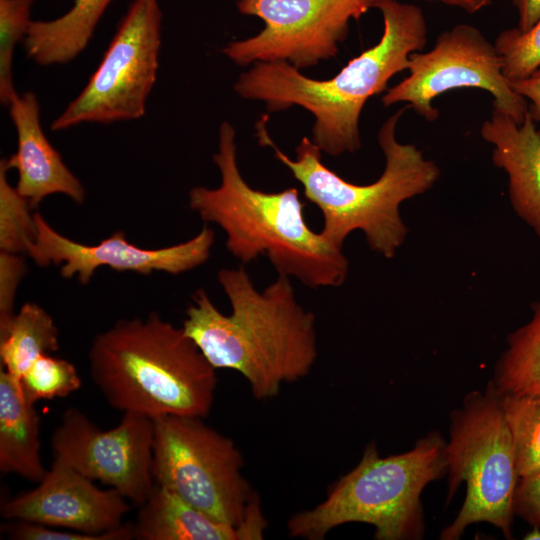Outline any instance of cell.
I'll list each match as a JSON object with an SVG mask.
<instances>
[{
    "label": "cell",
    "instance_id": "6da1fadb",
    "mask_svg": "<svg viewBox=\"0 0 540 540\" xmlns=\"http://www.w3.org/2000/svg\"><path fill=\"white\" fill-rule=\"evenodd\" d=\"M217 279L231 314H223L199 288L182 324L209 363L239 372L257 400L306 377L318 354L315 317L298 303L289 277L278 274L263 291L243 266L222 268Z\"/></svg>",
    "mask_w": 540,
    "mask_h": 540
},
{
    "label": "cell",
    "instance_id": "7a4b0ae2",
    "mask_svg": "<svg viewBox=\"0 0 540 540\" xmlns=\"http://www.w3.org/2000/svg\"><path fill=\"white\" fill-rule=\"evenodd\" d=\"M383 18L379 42L350 60L335 76L316 80L284 61L256 62L234 85L245 99L259 100L269 112L300 106L315 118L312 141L331 156L361 148L359 119L367 100L386 91L389 80L406 70L409 56L427 43L420 7L398 0H374Z\"/></svg>",
    "mask_w": 540,
    "mask_h": 540
},
{
    "label": "cell",
    "instance_id": "3957f363",
    "mask_svg": "<svg viewBox=\"0 0 540 540\" xmlns=\"http://www.w3.org/2000/svg\"><path fill=\"white\" fill-rule=\"evenodd\" d=\"M235 135L231 123L220 124L213 155L220 185L190 189L189 207L205 223L225 232L226 249L242 264L266 256L279 275L294 277L307 287L341 286L349 270L342 248L308 226L296 188L265 192L244 180Z\"/></svg>",
    "mask_w": 540,
    "mask_h": 540
},
{
    "label": "cell",
    "instance_id": "277c9868",
    "mask_svg": "<svg viewBox=\"0 0 540 540\" xmlns=\"http://www.w3.org/2000/svg\"><path fill=\"white\" fill-rule=\"evenodd\" d=\"M88 360L95 386L123 413L204 418L212 409L216 369L182 327L157 312L97 334Z\"/></svg>",
    "mask_w": 540,
    "mask_h": 540
},
{
    "label": "cell",
    "instance_id": "5b68a950",
    "mask_svg": "<svg viewBox=\"0 0 540 540\" xmlns=\"http://www.w3.org/2000/svg\"><path fill=\"white\" fill-rule=\"evenodd\" d=\"M408 105L392 114L381 126L378 142L385 156V168L373 183L358 185L346 181L321 160V150L303 137L292 160L270 138L265 122L256 125L259 143L270 146L276 159L285 165L303 186L305 197L323 216L320 233L333 245L343 248L353 231L364 233L374 252L392 258L403 244L408 229L400 215L405 200L420 195L437 182L440 169L412 144L396 139V126Z\"/></svg>",
    "mask_w": 540,
    "mask_h": 540
},
{
    "label": "cell",
    "instance_id": "8992f818",
    "mask_svg": "<svg viewBox=\"0 0 540 540\" xmlns=\"http://www.w3.org/2000/svg\"><path fill=\"white\" fill-rule=\"evenodd\" d=\"M446 442L437 432L404 453L380 457L369 443L359 463L329 489L314 508L287 522L290 537L322 540L337 526L360 522L375 528L377 540L421 539L420 496L427 484L447 474Z\"/></svg>",
    "mask_w": 540,
    "mask_h": 540
},
{
    "label": "cell",
    "instance_id": "52a82bcc",
    "mask_svg": "<svg viewBox=\"0 0 540 540\" xmlns=\"http://www.w3.org/2000/svg\"><path fill=\"white\" fill-rule=\"evenodd\" d=\"M493 381L484 391L469 392L451 413L450 439L445 445L447 502L462 482L466 497L440 539H459L468 525L488 522L511 539L513 500L519 480L512 437Z\"/></svg>",
    "mask_w": 540,
    "mask_h": 540
},
{
    "label": "cell",
    "instance_id": "ba28073f",
    "mask_svg": "<svg viewBox=\"0 0 540 540\" xmlns=\"http://www.w3.org/2000/svg\"><path fill=\"white\" fill-rule=\"evenodd\" d=\"M152 473L164 487L211 518L239 526L255 499L234 442L203 418L153 419Z\"/></svg>",
    "mask_w": 540,
    "mask_h": 540
},
{
    "label": "cell",
    "instance_id": "9c48e42d",
    "mask_svg": "<svg viewBox=\"0 0 540 540\" xmlns=\"http://www.w3.org/2000/svg\"><path fill=\"white\" fill-rule=\"evenodd\" d=\"M161 23L158 0H133L99 66L79 95L51 123V130L143 117L157 80Z\"/></svg>",
    "mask_w": 540,
    "mask_h": 540
},
{
    "label": "cell",
    "instance_id": "30bf717a",
    "mask_svg": "<svg viewBox=\"0 0 540 540\" xmlns=\"http://www.w3.org/2000/svg\"><path fill=\"white\" fill-rule=\"evenodd\" d=\"M409 75L386 90L385 107L406 102L420 117L435 121L439 111L433 101L458 88H477L493 97V109L521 124L528 103L511 87L502 73V61L494 44L475 26L458 24L438 35L432 49L410 54Z\"/></svg>",
    "mask_w": 540,
    "mask_h": 540
},
{
    "label": "cell",
    "instance_id": "8fae6325",
    "mask_svg": "<svg viewBox=\"0 0 540 540\" xmlns=\"http://www.w3.org/2000/svg\"><path fill=\"white\" fill-rule=\"evenodd\" d=\"M374 0H238L240 13L265 23L257 35L223 49L234 63L288 62L298 70L328 60L347 37L349 22L359 20Z\"/></svg>",
    "mask_w": 540,
    "mask_h": 540
},
{
    "label": "cell",
    "instance_id": "7c38bea8",
    "mask_svg": "<svg viewBox=\"0 0 540 540\" xmlns=\"http://www.w3.org/2000/svg\"><path fill=\"white\" fill-rule=\"evenodd\" d=\"M153 420L123 413L103 430L76 408L65 410L51 436L53 461L118 491L141 506L155 487L152 473Z\"/></svg>",
    "mask_w": 540,
    "mask_h": 540
},
{
    "label": "cell",
    "instance_id": "4fadbf2b",
    "mask_svg": "<svg viewBox=\"0 0 540 540\" xmlns=\"http://www.w3.org/2000/svg\"><path fill=\"white\" fill-rule=\"evenodd\" d=\"M35 239L27 254L39 266H60L62 278L77 276L85 285L99 267L119 272L149 275L154 271L178 275L204 264L210 257L215 232L204 225L193 238L159 249H143L128 242L123 231H116L96 245L73 241L51 227L40 213L34 214Z\"/></svg>",
    "mask_w": 540,
    "mask_h": 540
},
{
    "label": "cell",
    "instance_id": "5bb4252c",
    "mask_svg": "<svg viewBox=\"0 0 540 540\" xmlns=\"http://www.w3.org/2000/svg\"><path fill=\"white\" fill-rule=\"evenodd\" d=\"M128 502L115 489H101L93 480L53 461L34 489L2 504L1 516L6 521L103 534L123 525Z\"/></svg>",
    "mask_w": 540,
    "mask_h": 540
},
{
    "label": "cell",
    "instance_id": "9a60e30c",
    "mask_svg": "<svg viewBox=\"0 0 540 540\" xmlns=\"http://www.w3.org/2000/svg\"><path fill=\"white\" fill-rule=\"evenodd\" d=\"M8 108L16 129L17 150L5 160L8 169L17 171V191L32 209L52 194H63L82 204L85 188L42 130L36 94L31 91L17 94Z\"/></svg>",
    "mask_w": 540,
    "mask_h": 540
},
{
    "label": "cell",
    "instance_id": "2e32d148",
    "mask_svg": "<svg viewBox=\"0 0 540 540\" xmlns=\"http://www.w3.org/2000/svg\"><path fill=\"white\" fill-rule=\"evenodd\" d=\"M480 135L493 146V164L508 176L512 208L540 238V131L536 123L529 113L517 124L493 109Z\"/></svg>",
    "mask_w": 540,
    "mask_h": 540
},
{
    "label": "cell",
    "instance_id": "e0dca14e",
    "mask_svg": "<svg viewBox=\"0 0 540 540\" xmlns=\"http://www.w3.org/2000/svg\"><path fill=\"white\" fill-rule=\"evenodd\" d=\"M0 470L40 482L47 469L40 455V417L19 379L0 370Z\"/></svg>",
    "mask_w": 540,
    "mask_h": 540
},
{
    "label": "cell",
    "instance_id": "ac0fdd59",
    "mask_svg": "<svg viewBox=\"0 0 540 540\" xmlns=\"http://www.w3.org/2000/svg\"><path fill=\"white\" fill-rule=\"evenodd\" d=\"M132 524L138 540H246L240 526L211 518L157 484Z\"/></svg>",
    "mask_w": 540,
    "mask_h": 540
},
{
    "label": "cell",
    "instance_id": "d6986e66",
    "mask_svg": "<svg viewBox=\"0 0 540 540\" xmlns=\"http://www.w3.org/2000/svg\"><path fill=\"white\" fill-rule=\"evenodd\" d=\"M113 0H75L63 15L32 20L23 41L26 55L38 65L66 64L78 57Z\"/></svg>",
    "mask_w": 540,
    "mask_h": 540
},
{
    "label": "cell",
    "instance_id": "ffe728a7",
    "mask_svg": "<svg viewBox=\"0 0 540 540\" xmlns=\"http://www.w3.org/2000/svg\"><path fill=\"white\" fill-rule=\"evenodd\" d=\"M59 349V331L53 318L38 304L24 303L0 332L1 368L17 379L43 354Z\"/></svg>",
    "mask_w": 540,
    "mask_h": 540
},
{
    "label": "cell",
    "instance_id": "44dd1931",
    "mask_svg": "<svg viewBox=\"0 0 540 540\" xmlns=\"http://www.w3.org/2000/svg\"><path fill=\"white\" fill-rule=\"evenodd\" d=\"M492 381L500 395L540 392V300L530 321L509 335Z\"/></svg>",
    "mask_w": 540,
    "mask_h": 540
},
{
    "label": "cell",
    "instance_id": "7402d4cb",
    "mask_svg": "<svg viewBox=\"0 0 540 540\" xmlns=\"http://www.w3.org/2000/svg\"><path fill=\"white\" fill-rule=\"evenodd\" d=\"M500 401L513 441L519 478L530 475L540 470V392L505 394Z\"/></svg>",
    "mask_w": 540,
    "mask_h": 540
},
{
    "label": "cell",
    "instance_id": "603a6c76",
    "mask_svg": "<svg viewBox=\"0 0 540 540\" xmlns=\"http://www.w3.org/2000/svg\"><path fill=\"white\" fill-rule=\"evenodd\" d=\"M5 158L0 163V249L21 254L27 253L35 239L36 223L31 206L7 179Z\"/></svg>",
    "mask_w": 540,
    "mask_h": 540
},
{
    "label": "cell",
    "instance_id": "cb8c5ba5",
    "mask_svg": "<svg viewBox=\"0 0 540 540\" xmlns=\"http://www.w3.org/2000/svg\"><path fill=\"white\" fill-rule=\"evenodd\" d=\"M19 383L25 398L35 404L70 395L81 387L76 367L68 360L40 355L21 376Z\"/></svg>",
    "mask_w": 540,
    "mask_h": 540
},
{
    "label": "cell",
    "instance_id": "d4e9b609",
    "mask_svg": "<svg viewBox=\"0 0 540 540\" xmlns=\"http://www.w3.org/2000/svg\"><path fill=\"white\" fill-rule=\"evenodd\" d=\"M35 0H0V101L8 107L18 94L14 87L15 47L24 41Z\"/></svg>",
    "mask_w": 540,
    "mask_h": 540
},
{
    "label": "cell",
    "instance_id": "484cf974",
    "mask_svg": "<svg viewBox=\"0 0 540 540\" xmlns=\"http://www.w3.org/2000/svg\"><path fill=\"white\" fill-rule=\"evenodd\" d=\"M494 45L510 83L530 76L540 66V19L524 32L517 27L504 29Z\"/></svg>",
    "mask_w": 540,
    "mask_h": 540
},
{
    "label": "cell",
    "instance_id": "4316f807",
    "mask_svg": "<svg viewBox=\"0 0 540 540\" xmlns=\"http://www.w3.org/2000/svg\"><path fill=\"white\" fill-rule=\"evenodd\" d=\"M2 529L14 540H131L134 539L133 524L125 523L103 534L63 531L26 521H7Z\"/></svg>",
    "mask_w": 540,
    "mask_h": 540
},
{
    "label": "cell",
    "instance_id": "83f0119b",
    "mask_svg": "<svg viewBox=\"0 0 540 540\" xmlns=\"http://www.w3.org/2000/svg\"><path fill=\"white\" fill-rule=\"evenodd\" d=\"M26 273V265L20 254L0 252V332L13 318L16 290Z\"/></svg>",
    "mask_w": 540,
    "mask_h": 540
},
{
    "label": "cell",
    "instance_id": "f1b7e54d",
    "mask_svg": "<svg viewBox=\"0 0 540 540\" xmlns=\"http://www.w3.org/2000/svg\"><path fill=\"white\" fill-rule=\"evenodd\" d=\"M513 510L532 526L540 527V470L519 478Z\"/></svg>",
    "mask_w": 540,
    "mask_h": 540
},
{
    "label": "cell",
    "instance_id": "f546056e",
    "mask_svg": "<svg viewBox=\"0 0 540 540\" xmlns=\"http://www.w3.org/2000/svg\"><path fill=\"white\" fill-rule=\"evenodd\" d=\"M510 85L529 101L528 113L535 123H540V66L530 76L511 82Z\"/></svg>",
    "mask_w": 540,
    "mask_h": 540
},
{
    "label": "cell",
    "instance_id": "4dcf8cb0",
    "mask_svg": "<svg viewBox=\"0 0 540 540\" xmlns=\"http://www.w3.org/2000/svg\"><path fill=\"white\" fill-rule=\"evenodd\" d=\"M518 15L520 31H527L540 19V0H512Z\"/></svg>",
    "mask_w": 540,
    "mask_h": 540
},
{
    "label": "cell",
    "instance_id": "1f68e13d",
    "mask_svg": "<svg viewBox=\"0 0 540 540\" xmlns=\"http://www.w3.org/2000/svg\"><path fill=\"white\" fill-rule=\"evenodd\" d=\"M441 2L446 5L459 7L469 14L479 12L491 4V0H427Z\"/></svg>",
    "mask_w": 540,
    "mask_h": 540
},
{
    "label": "cell",
    "instance_id": "d6a6232c",
    "mask_svg": "<svg viewBox=\"0 0 540 540\" xmlns=\"http://www.w3.org/2000/svg\"><path fill=\"white\" fill-rule=\"evenodd\" d=\"M524 539H527V540L540 539V527L533 526L532 530L525 535Z\"/></svg>",
    "mask_w": 540,
    "mask_h": 540
}]
</instances>
